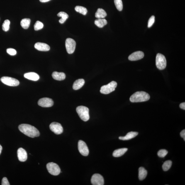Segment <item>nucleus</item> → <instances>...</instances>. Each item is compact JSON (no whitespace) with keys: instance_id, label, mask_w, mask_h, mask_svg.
Returning a JSON list of instances; mask_svg holds the SVG:
<instances>
[{"instance_id":"f257e3e1","label":"nucleus","mask_w":185,"mask_h":185,"mask_svg":"<svg viewBox=\"0 0 185 185\" xmlns=\"http://www.w3.org/2000/svg\"><path fill=\"white\" fill-rule=\"evenodd\" d=\"M18 128L22 133L32 138L38 137L40 135L39 131L34 127L30 125L23 124L19 125Z\"/></svg>"},{"instance_id":"f03ea898","label":"nucleus","mask_w":185,"mask_h":185,"mask_svg":"<svg viewBox=\"0 0 185 185\" xmlns=\"http://www.w3.org/2000/svg\"><path fill=\"white\" fill-rule=\"evenodd\" d=\"M150 98L148 93L144 91H139L132 95L130 100L132 103L141 102L148 101Z\"/></svg>"},{"instance_id":"7ed1b4c3","label":"nucleus","mask_w":185,"mask_h":185,"mask_svg":"<svg viewBox=\"0 0 185 185\" xmlns=\"http://www.w3.org/2000/svg\"><path fill=\"white\" fill-rule=\"evenodd\" d=\"M76 111L80 117L83 121H87L89 119V109L87 107L82 106L78 107Z\"/></svg>"},{"instance_id":"20e7f679","label":"nucleus","mask_w":185,"mask_h":185,"mask_svg":"<svg viewBox=\"0 0 185 185\" xmlns=\"http://www.w3.org/2000/svg\"><path fill=\"white\" fill-rule=\"evenodd\" d=\"M156 64L157 68L162 70L167 66V61L165 56L162 54L158 53L156 56Z\"/></svg>"},{"instance_id":"39448f33","label":"nucleus","mask_w":185,"mask_h":185,"mask_svg":"<svg viewBox=\"0 0 185 185\" xmlns=\"http://www.w3.org/2000/svg\"><path fill=\"white\" fill-rule=\"evenodd\" d=\"M117 84L114 81H111L106 85L103 86L101 88L100 92L102 94H107L113 92L115 90Z\"/></svg>"},{"instance_id":"423d86ee","label":"nucleus","mask_w":185,"mask_h":185,"mask_svg":"<svg viewBox=\"0 0 185 185\" xmlns=\"http://www.w3.org/2000/svg\"><path fill=\"white\" fill-rule=\"evenodd\" d=\"M47 169L50 174L54 176L58 175L60 172V167L55 163L49 162L46 165Z\"/></svg>"},{"instance_id":"0eeeda50","label":"nucleus","mask_w":185,"mask_h":185,"mask_svg":"<svg viewBox=\"0 0 185 185\" xmlns=\"http://www.w3.org/2000/svg\"><path fill=\"white\" fill-rule=\"evenodd\" d=\"M1 82L6 85L11 86H16L19 85L20 82L17 80L13 78L4 77L1 78Z\"/></svg>"},{"instance_id":"6e6552de","label":"nucleus","mask_w":185,"mask_h":185,"mask_svg":"<svg viewBox=\"0 0 185 185\" xmlns=\"http://www.w3.org/2000/svg\"><path fill=\"white\" fill-rule=\"evenodd\" d=\"M76 43L74 40L71 38H68L66 40L65 45L66 50L68 53L72 54L75 51Z\"/></svg>"},{"instance_id":"1a4fd4ad","label":"nucleus","mask_w":185,"mask_h":185,"mask_svg":"<svg viewBox=\"0 0 185 185\" xmlns=\"http://www.w3.org/2000/svg\"><path fill=\"white\" fill-rule=\"evenodd\" d=\"M78 147L80 153L81 155L86 156L89 155V150L86 143L84 141L80 140L78 144Z\"/></svg>"},{"instance_id":"9d476101","label":"nucleus","mask_w":185,"mask_h":185,"mask_svg":"<svg viewBox=\"0 0 185 185\" xmlns=\"http://www.w3.org/2000/svg\"><path fill=\"white\" fill-rule=\"evenodd\" d=\"M50 130L56 135H60L63 131L62 125L60 123L56 122H53L51 123L50 125Z\"/></svg>"},{"instance_id":"9b49d317","label":"nucleus","mask_w":185,"mask_h":185,"mask_svg":"<svg viewBox=\"0 0 185 185\" xmlns=\"http://www.w3.org/2000/svg\"><path fill=\"white\" fill-rule=\"evenodd\" d=\"M92 184L93 185H104V179L103 176L99 174L93 175L91 179Z\"/></svg>"},{"instance_id":"f8f14e48","label":"nucleus","mask_w":185,"mask_h":185,"mask_svg":"<svg viewBox=\"0 0 185 185\" xmlns=\"http://www.w3.org/2000/svg\"><path fill=\"white\" fill-rule=\"evenodd\" d=\"M38 104L43 107H50L53 106L54 101L51 98L45 97L39 100Z\"/></svg>"},{"instance_id":"ddd939ff","label":"nucleus","mask_w":185,"mask_h":185,"mask_svg":"<svg viewBox=\"0 0 185 185\" xmlns=\"http://www.w3.org/2000/svg\"><path fill=\"white\" fill-rule=\"evenodd\" d=\"M144 56V52H136L131 54L128 57V59L131 61L138 60L143 58Z\"/></svg>"},{"instance_id":"4468645a","label":"nucleus","mask_w":185,"mask_h":185,"mask_svg":"<svg viewBox=\"0 0 185 185\" xmlns=\"http://www.w3.org/2000/svg\"><path fill=\"white\" fill-rule=\"evenodd\" d=\"M18 157L20 162H25L27 159V154L26 151L22 148H20L17 151Z\"/></svg>"},{"instance_id":"2eb2a0df","label":"nucleus","mask_w":185,"mask_h":185,"mask_svg":"<svg viewBox=\"0 0 185 185\" xmlns=\"http://www.w3.org/2000/svg\"><path fill=\"white\" fill-rule=\"evenodd\" d=\"M34 47L36 50L40 51H48L50 50V46L47 44L41 42H38L34 45Z\"/></svg>"},{"instance_id":"dca6fc26","label":"nucleus","mask_w":185,"mask_h":185,"mask_svg":"<svg viewBox=\"0 0 185 185\" xmlns=\"http://www.w3.org/2000/svg\"><path fill=\"white\" fill-rule=\"evenodd\" d=\"M25 78L33 81H37L40 79V76L35 72H29L24 74Z\"/></svg>"},{"instance_id":"f3484780","label":"nucleus","mask_w":185,"mask_h":185,"mask_svg":"<svg viewBox=\"0 0 185 185\" xmlns=\"http://www.w3.org/2000/svg\"><path fill=\"white\" fill-rule=\"evenodd\" d=\"M52 76L54 79L58 81L63 80L66 78V75L64 73L56 71L52 73Z\"/></svg>"},{"instance_id":"a211bd4d","label":"nucleus","mask_w":185,"mask_h":185,"mask_svg":"<svg viewBox=\"0 0 185 185\" xmlns=\"http://www.w3.org/2000/svg\"><path fill=\"white\" fill-rule=\"evenodd\" d=\"M138 132H130L127 134L125 137H120V140H131L136 137L138 135Z\"/></svg>"},{"instance_id":"6ab92c4d","label":"nucleus","mask_w":185,"mask_h":185,"mask_svg":"<svg viewBox=\"0 0 185 185\" xmlns=\"http://www.w3.org/2000/svg\"><path fill=\"white\" fill-rule=\"evenodd\" d=\"M85 84V81L83 79H79L76 80L73 85V89L75 90H79Z\"/></svg>"},{"instance_id":"aec40b11","label":"nucleus","mask_w":185,"mask_h":185,"mask_svg":"<svg viewBox=\"0 0 185 185\" xmlns=\"http://www.w3.org/2000/svg\"><path fill=\"white\" fill-rule=\"evenodd\" d=\"M127 148H121L117 149L114 151L113 155V157H120L128 151Z\"/></svg>"},{"instance_id":"412c9836","label":"nucleus","mask_w":185,"mask_h":185,"mask_svg":"<svg viewBox=\"0 0 185 185\" xmlns=\"http://www.w3.org/2000/svg\"><path fill=\"white\" fill-rule=\"evenodd\" d=\"M147 170L143 167H141L139 169V178L141 181L145 179L147 175Z\"/></svg>"},{"instance_id":"4be33fe9","label":"nucleus","mask_w":185,"mask_h":185,"mask_svg":"<svg viewBox=\"0 0 185 185\" xmlns=\"http://www.w3.org/2000/svg\"><path fill=\"white\" fill-rule=\"evenodd\" d=\"M107 13L104 10L101 8H98L95 14V17L98 19H102L107 16Z\"/></svg>"},{"instance_id":"5701e85b","label":"nucleus","mask_w":185,"mask_h":185,"mask_svg":"<svg viewBox=\"0 0 185 185\" xmlns=\"http://www.w3.org/2000/svg\"><path fill=\"white\" fill-rule=\"evenodd\" d=\"M107 23V22L105 19H98L95 20V24L97 26L100 28H103Z\"/></svg>"},{"instance_id":"b1692460","label":"nucleus","mask_w":185,"mask_h":185,"mask_svg":"<svg viewBox=\"0 0 185 185\" xmlns=\"http://www.w3.org/2000/svg\"><path fill=\"white\" fill-rule=\"evenodd\" d=\"M57 16L62 17L59 20V22L61 24L64 23L66 21V20L69 17L68 15L64 12H60L57 14Z\"/></svg>"},{"instance_id":"393cba45","label":"nucleus","mask_w":185,"mask_h":185,"mask_svg":"<svg viewBox=\"0 0 185 185\" xmlns=\"http://www.w3.org/2000/svg\"><path fill=\"white\" fill-rule=\"evenodd\" d=\"M30 23L31 20L30 19L25 18L21 20L20 25L23 29H27L29 27Z\"/></svg>"},{"instance_id":"a878e982","label":"nucleus","mask_w":185,"mask_h":185,"mask_svg":"<svg viewBox=\"0 0 185 185\" xmlns=\"http://www.w3.org/2000/svg\"><path fill=\"white\" fill-rule=\"evenodd\" d=\"M75 11L83 15H86L87 14L88 11L87 9L84 7L77 6L75 8Z\"/></svg>"},{"instance_id":"bb28decb","label":"nucleus","mask_w":185,"mask_h":185,"mask_svg":"<svg viewBox=\"0 0 185 185\" xmlns=\"http://www.w3.org/2000/svg\"><path fill=\"white\" fill-rule=\"evenodd\" d=\"M172 162L171 160H167L164 162L162 166L163 170L164 171H167L170 168L172 165Z\"/></svg>"},{"instance_id":"cd10ccee","label":"nucleus","mask_w":185,"mask_h":185,"mask_svg":"<svg viewBox=\"0 0 185 185\" xmlns=\"http://www.w3.org/2000/svg\"><path fill=\"white\" fill-rule=\"evenodd\" d=\"M114 3L118 11H122L123 9V3L122 0H114Z\"/></svg>"},{"instance_id":"c85d7f7f","label":"nucleus","mask_w":185,"mask_h":185,"mask_svg":"<svg viewBox=\"0 0 185 185\" xmlns=\"http://www.w3.org/2000/svg\"><path fill=\"white\" fill-rule=\"evenodd\" d=\"M10 21L9 20H5L2 25V29L5 32H7L9 29Z\"/></svg>"},{"instance_id":"c756f323","label":"nucleus","mask_w":185,"mask_h":185,"mask_svg":"<svg viewBox=\"0 0 185 185\" xmlns=\"http://www.w3.org/2000/svg\"><path fill=\"white\" fill-rule=\"evenodd\" d=\"M44 25L42 22L37 21L34 25V29L35 31L41 30L43 28Z\"/></svg>"},{"instance_id":"7c9ffc66","label":"nucleus","mask_w":185,"mask_h":185,"mask_svg":"<svg viewBox=\"0 0 185 185\" xmlns=\"http://www.w3.org/2000/svg\"><path fill=\"white\" fill-rule=\"evenodd\" d=\"M168 152L166 150H159L157 153V155L158 156L161 158H163L167 155Z\"/></svg>"},{"instance_id":"2f4dec72","label":"nucleus","mask_w":185,"mask_h":185,"mask_svg":"<svg viewBox=\"0 0 185 185\" xmlns=\"http://www.w3.org/2000/svg\"><path fill=\"white\" fill-rule=\"evenodd\" d=\"M155 21V16H153L151 17L149 20L148 25V28H151L152 26L154 24Z\"/></svg>"},{"instance_id":"473e14b6","label":"nucleus","mask_w":185,"mask_h":185,"mask_svg":"<svg viewBox=\"0 0 185 185\" xmlns=\"http://www.w3.org/2000/svg\"><path fill=\"white\" fill-rule=\"evenodd\" d=\"M7 52L9 55L11 56H14L16 55L17 52L16 50L14 49L9 48L7 50Z\"/></svg>"},{"instance_id":"72a5a7b5","label":"nucleus","mask_w":185,"mask_h":185,"mask_svg":"<svg viewBox=\"0 0 185 185\" xmlns=\"http://www.w3.org/2000/svg\"><path fill=\"white\" fill-rule=\"evenodd\" d=\"M2 185H10V183L8 181L7 178L4 177L3 178L2 180V182H1Z\"/></svg>"},{"instance_id":"f704fd0d","label":"nucleus","mask_w":185,"mask_h":185,"mask_svg":"<svg viewBox=\"0 0 185 185\" xmlns=\"http://www.w3.org/2000/svg\"><path fill=\"white\" fill-rule=\"evenodd\" d=\"M180 135L181 137H182L185 141V130H183L180 133Z\"/></svg>"},{"instance_id":"c9c22d12","label":"nucleus","mask_w":185,"mask_h":185,"mask_svg":"<svg viewBox=\"0 0 185 185\" xmlns=\"http://www.w3.org/2000/svg\"><path fill=\"white\" fill-rule=\"evenodd\" d=\"M180 107L182 109L185 110V103L183 102L180 103Z\"/></svg>"},{"instance_id":"e433bc0d","label":"nucleus","mask_w":185,"mask_h":185,"mask_svg":"<svg viewBox=\"0 0 185 185\" xmlns=\"http://www.w3.org/2000/svg\"><path fill=\"white\" fill-rule=\"evenodd\" d=\"M50 1V0H40V1L42 3L47 2Z\"/></svg>"},{"instance_id":"4c0bfd02","label":"nucleus","mask_w":185,"mask_h":185,"mask_svg":"<svg viewBox=\"0 0 185 185\" xmlns=\"http://www.w3.org/2000/svg\"><path fill=\"white\" fill-rule=\"evenodd\" d=\"M2 150V147H1V146L0 145V155H1V151Z\"/></svg>"}]
</instances>
